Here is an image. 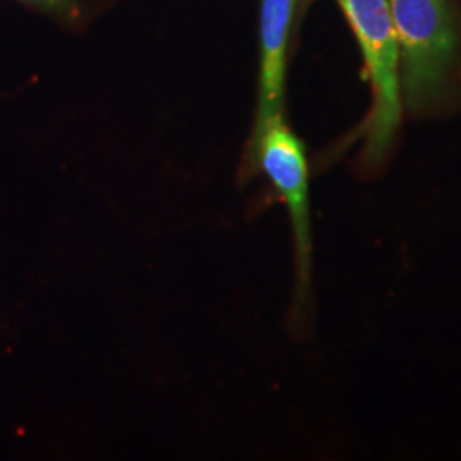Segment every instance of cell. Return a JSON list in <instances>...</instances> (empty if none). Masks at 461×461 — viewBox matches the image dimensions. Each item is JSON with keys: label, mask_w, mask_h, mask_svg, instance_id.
Here are the masks:
<instances>
[{"label": "cell", "mask_w": 461, "mask_h": 461, "mask_svg": "<svg viewBox=\"0 0 461 461\" xmlns=\"http://www.w3.org/2000/svg\"><path fill=\"white\" fill-rule=\"evenodd\" d=\"M363 51L373 89V108L366 122L364 158H384L402 123L400 50L388 0H337Z\"/></svg>", "instance_id": "obj_1"}, {"label": "cell", "mask_w": 461, "mask_h": 461, "mask_svg": "<svg viewBox=\"0 0 461 461\" xmlns=\"http://www.w3.org/2000/svg\"><path fill=\"white\" fill-rule=\"evenodd\" d=\"M400 50V83L411 110L438 96L456 51L447 0H388Z\"/></svg>", "instance_id": "obj_2"}, {"label": "cell", "mask_w": 461, "mask_h": 461, "mask_svg": "<svg viewBox=\"0 0 461 461\" xmlns=\"http://www.w3.org/2000/svg\"><path fill=\"white\" fill-rule=\"evenodd\" d=\"M253 161L285 203L291 219L296 265V304L304 306L312 289L313 236L310 209V167L306 150L296 133L289 129L284 115L274 116L253 133Z\"/></svg>", "instance_id": "obj_3"}, {"label": "cell", "mask_w": 461, "mask_h": 461, "mask_svg": "<svg viewBox=\"0 0 461 461\" xmlns=\"http://www.w3.org/2000/svg\"><path fill=\"white\" fill-rule=\"evenodd\" d=\"M296 0H260V84L255 132L282 115L285 53Z\"/></svg>", "instance_id": "obj_4"}, {"label": "cell", "mask_w": 461, "mask_h": 461, "mask_svg": "<svg viewBox=\"0 0 461 461\" xmlns=\"http://www.w3.org/2000/svg\"><path fill=\"white\" fill-rule=\"evenodd\" d=\"M32 2H38V4H45V5H62L66 0H32Z\"/></svg>", "instance_id": "obj_5"}]
</instances>
